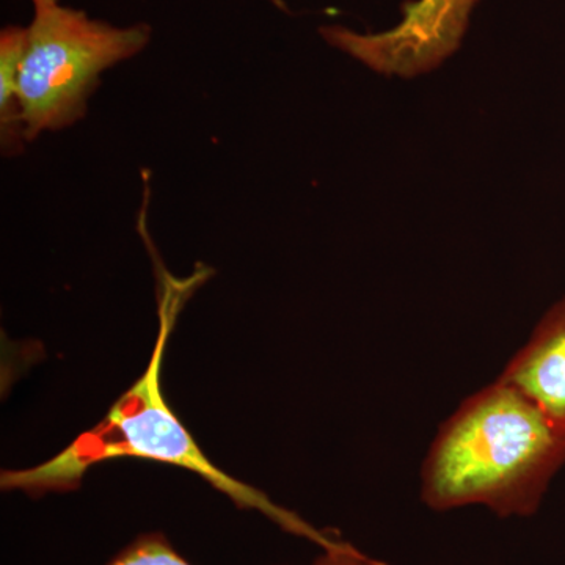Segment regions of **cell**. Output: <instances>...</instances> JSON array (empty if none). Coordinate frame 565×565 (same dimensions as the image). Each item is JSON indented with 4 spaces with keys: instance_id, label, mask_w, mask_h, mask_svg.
Instances as JSON below:
<instances>
[{
    "instance_id": "obj_1",
    "label": "cell",
    "mask_w": 565,
    "mask_h": 565,
    "mask_svg": "<svg viewBox=\"0 0 565 565\" xmlns=\"http://www.w3.org/2000/svg\"><path fill=\"white\" fill-rule=\"evenodd\" d=\"M565 465V434L514 386L497 381L471 394L435 437L422 470L433 511L484 505L531 516Z\"/></svg>"
},
{
    "instance_id": "obj_4",
    "label": "cell",
    "mask_w": 565,
    "mask_h": 565,
    "mask_svg": "<svg viewBox=\"0 0 565 565\" xmlns=\"http://www.w3.org/2000/svg\"><path fill=\"white\" fill-rule=\"evenodd\" d=\"M479 0H416L403 6L404 20L379 33L382 55L408 74L438 68L457 50Z\"/></svg>"
},
{
    "instance_id": "obj_7",
    "label": "cell",
    "mask_w": 565,
    "mask_h": 565,
    "mask_svg": "<svg viewBox=\"0 0 565 565\" xmlns=\"http://www.w3.org/2000/svg\"><path fill=\"white\" fill-rule=\"evenodd\" d=\"M106 565H192L162 533L141 534Z\"/></svg>"
},
{
    "instance_id": "obj_8",
    "label": "cell",
    "mask_w": 565,
    "mask_h": 565,
    "mask_svg": "<svg viewBox=\"0 0 565 565\" xmlns=\"http://www.w3.org/2000/svg\"><path fill=\"white\" fill-rule=\"evenodd\" d=\"M313 565H385L363 555L353 548L348 542L340 541L332 548L323 550V555L318 557Z\"/></svg>"
},
{
    "instance_id": "obj_9",
    "label": "cell",
    "mask_w": 565,
    "mask_h": 565,
    "mask_svg": "<svg viewBox=\"0 0 565 565\" xmlns=\"http://www.w3.org/2000/svg\"><path fill=\"white\" fill-rule=\"evenodd\" d=\"M31 2L35 9H40V7L55 6V3H58V0H31Z\"/></svg>"
},
{
    "instance_id": "obj_2",
    "label": "cell",
    "mask_w": 565,
    "mask_h": 565,
    "mask_svg": "<svg viewBox=\"0 0 565 565\" xmlns=\"http://www.w3.org/2000/svg\"><path fill=\"white\" fill-rule=\"evenodd\" d=\"M191 288V281L174 282L173 278H169L159 308L161 329L147 371L136 385L122 394L106 418L88 433L82 434L50 462L24 470L2 471L0 486L7 492L21 490L33 497L70 492L81 486L82 478L93 465L117 457H139L192 471L226 494L237 508L262 512L286 533L308 539L322 550L332 548L340 542L337 535L316 530L299 515L275 504L262 490L237 481L215 467L163 399V351L184 300V291Z\"/></svg>"
},
{
    "instance_id": "obj_6",
    "label": "cell",
    "mask_w": 565,
    "mask_h": 565,
    "mask_svg": "<svg viewBox=\"0 0 565 565\" xmlns=\"http://www.w3.org/2000/svg\"><path fill=\"white\" fill-rule=\"evenodd\" d=\"M28 28H7L0 35V136L2 150L13 154L25 140L20 103V68Z\"/></svg>"
},
{
    "instance_id": "obj_5",
    "label": "cell",
    "mask_w": 565,
    "mask_h": 565,
    "mask_svg": "<svg viewBox=\"0 0 565 565\" xmlns=\"http://www.w3.org/2000/svg\"><path fill=\"white\" fill-rule=\"evenodd\" d=\"M498 379L525 394L565 434V297L546 311Z\"/></svg>"
},
{
    "instance_id": "obj_3",
    "label": "cell",
    "mask_w": 565,
    "mask_h": 565,
    "mask_svg": "<svg viewBox=\"0 0 565 565\" xmlns=\"http://www.w3.org/2000/svg\"><path fill=\"white\" fill-rule=\"evenodd\" d=\"M150 40L147 24L115 28L61 3L35 9L18 90L25 140L79 121L104 71L139 54Z\"/></svg>"
}]
</instances>
